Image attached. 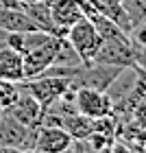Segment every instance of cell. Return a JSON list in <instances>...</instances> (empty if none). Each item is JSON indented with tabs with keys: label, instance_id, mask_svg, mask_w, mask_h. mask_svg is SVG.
<instances>
[{
	"label": "cell",
	"instance_id": "cell-1",
	"mask_svg": "<svg viewBox=\"0 0 146 153\" xmlns=\"http://www.w3.org/2000/svg\"><path fill=\"white\" fill-rule=\"evenodd\" d=\"M66 39L70 42V46L76 51L83 66L92 64L94 55L98 53V48L102 44V37L98 35V31H96V26L92 24V20H87V18H81V20H76L72 26H68Z\"/></svg>",
	"mask_w": 146,
	"mask_h": 153
},
{
	"label": "cell",
	"instance_id": "cell-2",
	"mask_svg": "<svg viewBox=\"0 0 146 153\" xmlns=\"http://www.w3.org/2000/svg\"><path fill=\"white\" fill-rule=\"evenodd\" d=\"M140 46L135 44L129 35L114 37V39H102L98 53L94 55L92 64H109V66H120V68H133L137 59Z\"/></svg>",
	"mask_w": 146,
	"mask_h": 153
},
{
	"label": "cell",
	"instance_id": "cell-3",
	"mask_svg": "<svg viewBox=\"0 0 146 153\" xmlns=\"http://www.w3.org/2000/svg\"><path fill=\"white\" fill-rule=\"evenodd\" d=\"M26 92H31L35 99L41 103V107L48 109L52 103H57L63 92L70 88V79L68 76H59V74H39L35 79H26L20 81Z\"/></svg>",
	"mask_w": 146,
	"mask_h": 153
},
{
	"label": "cell",
	"instance_id": "cell-4",
	"mask_svg": "<svg viewBox=\"0 0 146 153\" xmlns=\"http://www.w3.org/2000/svg\"><path fill=\"white\" fill-rule=\"evenodd\" d=\"M74 107L87 118H100L114 114V99L107 90L96 88H74Z\"/></svg>",
	"mask_w": 146,
	"mask_h": 153
},
{
	"label": "cell",
	"instance_id": "cell-5",
	"mask_svg": "<svg viewBox=\"0 0 146 153\" xmlns=\"http://www.w3.org/2000/svg\"><path fill=\"white\" fill-rule=\"evenodd\" d=\"M35 129L22 125L11 112L2 109V116H0V147H15V149H22V151L33 149Z\"/></svg>",
	"mask_w": 146,
	"mask_h": 153
},
{
	"label": "cell",
	"instance_id": "cell-6",
	"mask_svg": "<svg viewBox=\"0 0 146 153\" xmlns=\"http://www.w3.org/2000/svg\"><path fill=\"white\" fill-rule=\"evenodd\" d=\"M72 147V136L57 125H39L35 129L33 151L37 153H63Z\"/></svg>",
	"mask_w": 146,
	"mask_h": 153
},
{
	"label": "cell",
	"instance_id": "cell-7",
	"mask_svg": "<svg viewBox=\"0 0 146 153\" xmlns=\"http://www.w3.org/2000/svg\"><path fill=\"white\" fill-rule=\"evenodd\" d=\"M7 112H11L22 125L35 129V127H39V125H41V120H44V112H46V109L41 107V103H39L31 92H26V90L20 85L18 99H15V103H13Z\"/></svg>",
	"mask_w": 146,
	"mask_h": 153
},
{
	"label": "cell",
	"instance_id": "cell-8",
	"mask_svg": "<svg viewBox=\"0 0 146 153\" xmlns=\"http://www.w3.org/2000/svg\"><path fill=\"white\" fill-rule=\"evenodd\" d=\"M50 11L59 35H66L68 26H72L76 20L85 18L83 16V0H50Z\"/></svg>",
	"mask_w": 146,
	"mask_h": 153
},
{
	"label": "cell",
	"instance_id": "cell-9",
	"mask_svg": "<svg viewBox=\"0 0 146 153\" xmlns=\"http://www.w3.org/2000/svg\"><path fill=\"white\" fill-rule=\"evenodd\" d=\"M0 31H4V33H29V31H39V26L33 22L31 16L24 9L4 7V9H0Z\"/></svg>",
	"mask_w": 146,
	"mask_h": 153
},
{
	"label": "cell",
	"instance_id": "cell-10",
	"mask_svg": "<svg viewBox=\"0 0 146 153\" xmlns=\"http://www.w3.org/2000/svg\"><path fill=\"white\" fill-rule=\"evenodd\" d=\"M89 2L94 4V9L98 13L109 18L111 22H116L127 35L133 31V20L129 18V13H127V9H124V4L120 0H89Z\"/></svg>",
	"mask_w": 146,
	"mask_h": 153
},
{
	"label": "cell",
	"instance_id": "cell-11",
	"mask_svg": "<svg viewBox=\"0 0 146 153\" xmlns=\"http://www.w3.org/2000/svg\"><path fill=\"white\" fill-rule=\"evenodd\" d=\"M22 9L31 16V20L39 26V31L44 33H55L59 35L57 26L52 20V11H50V0H35V2H26L22 4Z\"/></svg>",
	"mask_w": 146,
	"mask_h": 153
},
{
	"label": "cell",
	"instance_id": "cell-12",
	"mask_svg": "<svg viewBox=\"0 0 146 153\" xmlns=\"http://www.w3.org/2000/svg\"><path fill=\"white\" fill-rule=\"evenodd\" d=\"M0 79H9V81H22V55L11 51V48L2 46L0 48Z\"/></svg>",
	"mask_w": 146,
	"mask_h": 153
},
{
	"label": "cell",
	"instance_id": "cell-13",
	"mask_svg": "<svg viewBox=\"0 0 146 153\" xmlns=\"http://www.w3.org/2000/svg\"><path fill=\"white\" fill-rule=\"evenodd\" d=\"M20 94V81L0 79V109H9Z\"/></svg>",
	"mask_w": 146,
	"mask_h": 153
},
{
	"label": "cell",
	"instance_id": "cell-14",
	"mask_svg": "<svg viewBox=\"0 0 146 153\" xmlns=\"http://www.w3.org/2000/svg\"><path fill=\"white\" fill-rule=\"evenodd\" d=\"M129 118H133V120L137 125H142V127L146 129V101H137L133 107H131V112H129Z\"/></svg>",
	"mask_w": 146,
	"mask_h": 153
},
{
	"label": "cell",
	"instance_id": "cell-15",
	"mask_svg": "<svg viewBox=\"0 0 146 153\" xmlns=\"http://www.w3.org/2000/svg\"><path fill=\"white\" fill-rule=\"evenodd\" d=\"M105 153H133V149H131L129 144H124V142H120V140H116Z\"/></svg>",
	"mask_w": 146,
	"mask_h": 153
},
{
	"label": "cell",
	"instance_id": "cell-16",
	"mask_svg": "<svg viewBox=\"0 0 146 153\" xmlns=\"http://www.w3.org/2000/svg\"><path fill=\"white\" fill-rule=\"evenodd\" d=\"M4 7H13V9H22V2H18V0H0V9H4Z\"/></svg>",
	"mask_w": 146,
	"mask_h": 153
},
{
	"label": "cell",
	"instance_id": "cell-17",
	"mask_svg": "<svg viewBox=\"0 0 146 153\" xmlns=\"http://www.w3.org/2000/svg\"><path fill=\"white\" fill-rule=\"evenodd\" d=\"M76 142V149H72V153H94L92 149H81V142L79 140H74Z\"/></svg>",
	"mask_w": 146,
	"mask_h": 153
},
{
	"label": "cell",
	"instance_id": "cell-18",
	"mask_svg": "<svg viewBox=\"0 0 146 153\" xmlns=\"http://www.w3.org/2000/svg\"><path fill=\"white\" fill-rule=\"evenodd\" d=\"M0 153H22V149H15V147H0Z\"/></svg>",
	"mask_w": 146,
	"mask_h": 153
},
{
	"label": "cell",
	"instance_id": "cell-19",
	"mask_svg": "<svg viewBox=\"0 0 146 153\" xmlns=\"http://www.w3.org/2000/svg\"><path fill=\"white\" fill-rule=\"evenodd\" d=\"M18 2H22V4H26V2H35V0H18Z\"/></svg>",
	"mask_w": 146,
	"mask_h": 153
},
{
	"label": "cell",
	"instance_id": "cell-20",
	"mask_svg": "<svg viewBox=\"0 0 146 153\" xmlns=\"http://www.w3.org/2000/svg\"><path fill=\"white\" fill-rule=\"evenodd\" d=\"M22 153H37V151H33V149H26V151H22Z\"/></svg>",
	"mask_w": 146,
	"mask_h": 153
},
{
	"label": "cell",
	"instance_id": "cell-21",
	"mask_svg": "<svg viewBox=\"0 0 146 153\" xmlns=\"http://www.w3.org/2000/svg\"><path fill=\"white\" fill-rule=\"evenodd\" d=\"M0 116H2V109H0Z\"/></svg>",
	"mask_w": 146,
	"mask_h": 153
},
{
	"label": "cell",
	"instance_id": "cell-22",
	"mask_svg": "<svg viewBox=\"0 0 146 153\" xmlns=\"http://www.w3.org/2000/svg\"><path fill=\"white\" fill-rule=\"evenodd\" d=\"M120 2H122V0H120Z\"/></svg>",
	"mask_w": 146,
	"mask_h": 153
}]
</instances>
